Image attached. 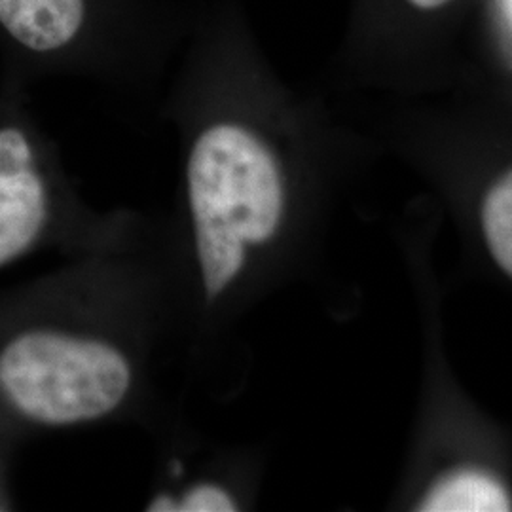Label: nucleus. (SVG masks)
I'll return each mask as SVG.
<instances>
[{"mask_svg": "<svg viewBox=\"0 0 512 512\" xmlns=\"http://www.w3.org/2000/svg\"><path fill=\"white\" fill-rule=\"evenodd\" d=\"M184 126L183 211L190 287L205 315L236 308L260 255L279 238L289 205L283 160L241 107L238 57Z\"/></svg>", "mask_w": 512, "mask_h": 512, "instance_id": "f257e3e1", "label": "nucleus"}, {"mask_svg": "<svg viewBox=\"0 0 512 512\" xmlns=\"http://www.w3.org/2000/svg\"><path fill=\"white\" fill-rule=\"evenodd\" d=\"M143 391L141 344L93 315L27 325L0 344V399L40 429L116 420Z\"/></svg>", "mask_w": 512, "mask_h": 512, "instance_id": "f03ea898", "label": "nucleus"}, {"mask_svg": "<svg viewBox=\"0 0 512 512\" xmlns=\"http://www.w3.org/2000/svg\"><path fill=\"white\" fill-rule=\"evenodd\" d=\"M67 202L65 186L37 135L0 124V270L44 243Z\"/></svg>", "mask_w": 512, "mask_h": 512, "instance_id": "7ed1b4c3", "label": "nucleus"}, {"mask_svg": "<svg viewBox=\"0 0 512 512\" xmlns=\"http://www.w3.org/2000/svg\"><path fill=\"white\" fill-rule=\"evenodd\" d=\"M103 10L101 0H0V29L31 54L84 61L99 46Z\"/></svg>", "mask_w": 512, "mask_h": 512, "instance_id": "20e7f679", "label": "nucleus"}, {"mask_svg": "<svg viewBox=\"0 0 512 512\" xmlns=\"http://www.w3.org/2000/svg\"><path fill=\"white\" fill-rule=\"evenodd\" d=\"M512 499L505 486L480 469H459L444 478L423 499L421 511H511Z\"/></svg>", "mask_w": 512, "mask_h": 512, "instance_id": "39448f33", "label": "nucleus"}, {"mask_svg": "<svg viewBox=\"0 0 512 512\" xmlns=\"http://www.w3.org/2000/svg\"><path fill=\"white\" fill-rule=\"evenodd\" d=\"M152 512L241 511L239 488L222 475H198L181 484L154 490L147 501Z\"/></svg>", "mask_w": 512, "mask_h": 512, "instance_id": "423d86ee", "label": "nucleus"}, {"mask_svg": "<svg viewBox=\"0 0 512 512\" xmlns=\"http://www.w3.org/2000/svg\"><path fill=\"white\" fill-rule=\"evenodd\" d=\"M482 226L495 262L512 277V169L488 190L482 203Z\"/></svg>", "mask_w": 512, "mask_h": 512, "instance_id": "0eeeda50", "label": "nucleus"}, {"mask_svg": "<svg viewBox=\"0 0 512 512\" xmlns=\"http://www.w3.org/2000/svg\"><path fill=\"white\" fill-rule=\"evenodd\" d=\"M408 2L416 8H420V10H435V8H440L448 2H452V0H408Z\"/></svg>", "mask_w": 512, "mask_h": 512, "instance_id": "6e6552de", "label": "nucleus"}]
</instances>
